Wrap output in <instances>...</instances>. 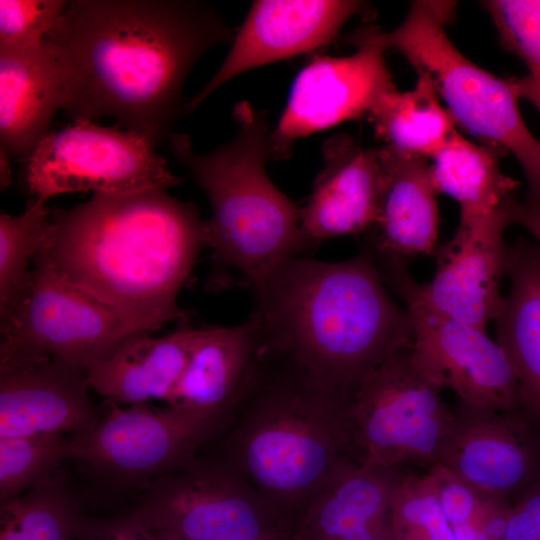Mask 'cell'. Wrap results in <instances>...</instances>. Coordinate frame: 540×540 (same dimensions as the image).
<instances>
[{
  "label": "cell",
  "mask_w": 540,
  "mask_h": 540,
  "mask_svg": "<svg viewBox=\"0 0 540 540\" xmlns=\"http://www.w3.org/2000/svg\"><path fill=\"white\" fill-rule=\"evenodd\" d=\"M234 30L212 5L195 0H72L45 40L66 84L74 121L114 117L154 146L185 114L182 92L210 48Z\"/></svg>",
  "instance_id": "cell-1"
},
{
  "label": "cell",
  "mask_w": 540,
  "mask_h": 540,
  "mask_svg": "<svg viewBox=\"0 0 540 540\" xmlns=\"http://www.w3.org/2000/svg\"><path fill=\"white\" fill-rule=\"evenodd\" d=\"M203 246L196 207L165 189L95 193L70 209L51 210L33 265L153 333L189 321L177 297Z\"/></svg>",
  "instance_id": "cell-2"
},
{
  "label": "cell",
  "mask_w": 540,
  "mask_h": 540,
  "mask_svg": "<svg viewBox=\"0 0 540 540\" xmlns=\"http://www.w3.org/2000/svg\"><path fill=\"white\" fill-rule=\"evenodd\" d=\"M253 289L260 349L329 390L351 394L412 344L410 314L389 295L371 245L342 262L287 258Z\"/></svg>",
  "instance_id": "cell-3"
},
{
  "label": "cell",
  "mask_w": 540,
  "mask_h": 540,
  "mask_svg": "<svg viewBox=\"0 0 540 540\" xmlns=\"http://www.w3.org/2000/svg\"><path fill=\"white\" fill-rule=\"evenodd\" d=\"M274 357V356H273ZM258 356L227 431L224 456L292 526L347 466L358 463L349 394L329 390L275 357ZM237 405V406H238Z\"/></svg>",
  "instance_id": "cell-4"
},
{
  "label": "cell",
  "mask_w": 540,
  "mask_h": 540,
  "mask_svg": "<svg viewBox=\"0 0 540 540\" xmlns=\"http://www.w3.org/2000/svg\"><path fill=\"white\" fill-rule=\"evenodd\" d=\"M233 140L206 154L194 152L187 134H172L171 152L208 196L205 246L220 270H234L256 287L280 262L313 246L301 228V208L266 173L272 158L265 112L239 102Z\"/></svg>",
  "instance_id": "cell-5"
},
{
  "label": "cell",
  "mask_w": 540,
  "mask_h": 540,
  "mask_svg": "<svg viewBox=\"0 0 540 540\" xmlns=\"http://www.w3.org/2000/svg\"><path fill=\"white\" fill-rule=\"evenodd\" d=\"M456 5L413 2L398 28L382 32L385 45L399 51L417 74L430 78L457 126L482 145L515 156L528 182L525 203L540 205V140L520 113L514 77L505 79L484 70L455 47L445 27L454 19Z\"/></svg>",
  "instance_id": "cell-6"
},
{
  "label": "cell",
  "mask_w": 540,
  "mask_h": 540,
  "mask_svg": "<svg viewBox=\"0 0 540 540\" xmlns=\"http://www.w3.org/2000/svg\"><path fill=\"white\" fill-rule=\"evenodd\" d=\"M233 416L167 405H120L105 401L103 415L69 436L66 459L115 490L142 491L154 480L182 471L199 450L227 431Z\"/></svg>",
  "instance_id": "cell-7"
},
{
  "label": "cell",
  "mask_w": 540,
  "mask_h": 540,
  "mask_svg": "<svg viewBox=\"0 0 540 540\" xmlns=\"http://www.w3.org/2000/svg\"><path fill=\"white\" fill-rule=\"evenodd\" d=\"M121 520L177 540H291V524L224 455L198 457L139 492Z\"/></svg>",
  "instance_id": "cell-8"
},
{
  "label": "cell",
  "mask_w": 540,
  "mask_h": 540,
  "mask_svg": "<svg viewBox=\"0 0 540 540\" xmlns=\"http://www.w3.org/2000/svg\"><path fill=\"white\" fill-rule=\"evenodd\" d=\"M441 391L411 345L371 372L348 398L357 462L387 471L408 461L436 464L456 421Z\"/></svg>",
  "instance_id": "cell-9"
},
{
  "label": "cell",
  "mask_w": 540,
  "mask_h": 540,
  "mask_svg": "<svg viewBox=\"0 0 540 540\" xmlns=\"http://www.w3.org/2000/svg\"><path fill=\"white\" fill-rule=\"evenodd\" d=\"M385 284L404 301L413 325L411 349L419 367L468 407L509 412L521 406L515 368L486 330L444 315L419 296L406 261L376 257Z\"/></svg>",
  "instance_id": "cell-10"
},
{
  "label": "cell",
  "mask_w": 540,
  "mask_h": 540,
  "mask_svg": "<svg viewBox=\"0 0 540 540\" xmlns=\"http://www.w3.org/2000/svg\"><path fill=\"white\" fill-rule=\"evenodd\" d=\"M25 163L27 192L46 200L73 192L167 190L182 182L145 137L90 120L50 131Z\"/></svg>",
  "instance_id": "cell-11"
},
{
  "label": "cell",
  "mask_w": 540,
  "mask_h": 540,
  "mask_svg": "<svg viewBox=\"0 0 540 540\" xmlns=\"http://www.w3.org/2000/svg\"><path fill=\"white\" fill-rule=\"evenodd\" d=\"M139 331L96 299L33 265L23 297L0 321V361L48 357L87 372Z\"/></svg>",
  "instance_id": "cell-12"
},
{
  "label": "cell",
  "mask_w": 540,
  "mask_h": 540,
  "mask_svg": "<svg viewBox=\"0 0 540 540\" xmlns=\"http://www.w3.org/2000/svg\"><path fill=\"white\" fill-rule=\"evenodd\" d=\"M382 30L367 26L349 40L348 57L315 56L296 76L287 105L270 134L273 159H286L299 138L367 116L379 97L395 89L385 62Z\"/></svg>",
  "instance_id": "cell-13"
},
{
  "label": "cell",
  "mask_w": 540,
  "mask_h": 540,
  "mask_svg": "<svg viewBox=\"0 0 540 540\" xmlns=\"http://www.w3.org/2000/svg\"><path fill=\"white\" fill-rule=\"evenodd\" d=\"M510 222L499 207L483 216L460 219L453 238L436 251V271L416 290L436 311L486 330L503 305L500 282L506 276Z\"/></svg>",
  "instance_id": "cell-14"
},
{
  "label": "cell",
  "mask_w": 540,
  "mask_h": 540,
  "mask_svg": "<svg viewBox=\"0 0 540 540\" xmlns=\"http://www.w3.org/2000/svg\"><path fill=\"white\" fill-rule=\"evenodd\" d=\"M363 7V2L351 0L254 1L224 62L186 103L185 114L193 112L225 82L249 69L328 45Z\"/></svg>",
  "instance_id": "cell-15"
},
{
  "label": "cell",
  "mask_w": 540,
  "mask_h": 540,
  "mask_svg": "<svg viewBox=\"0 0 540 540\" xmlns=\"http://www.w3.org/2000/svg\"><path fill=\"white\" fill-rule=\"evenodd\" d=\"M89 389L86 372L58 359L0 361V438L85 431L104 413Z\"/></svg>",
  "instance_id": "cell-16"
},
{
  "label": "cell",
  "mask_w": 540,
  "mask_h": 540,
  "mask_svg": "<svg viewBox=\"0 0 540 540\" xmlns=\"http://www.w3.org/2000/svg\"><path fill=\"white\" fill-rule=\"evenodd\" d=\"M322 154L324 167L301 208V228L313 247L329 238L373 230L381 196L378 149H363L351 136L338 134L324 142Z\"/></svg>",
  "instance_id": "cell-17"
},
{
  "label": "cell",
  "mask_w": 540,
  "mask_h": 540,
  "mask_svg": "<svg viewBox=\"0 0 540 540\" xmlns=\"http://www.w3.org/2000/svg\"><path fill=\"white\" fill-rule=\"evenodd\" d=\"M462 413L437 463L487 498L524 486L534 474L535 454L523 426L502 412L464 405Z\"/></svg>",
  "instance_id": "cell-18"
},
{
  "label": "cell",
  "mask_w": 540,
  "mask_h": 540,
  "mask_svg": "<svg viewBox=\"0 0 540 540\" xmlns=\"http://www.w3.org/2000/svg\"><path fill=\"white\" fill-rule=\"evenodd\" d=\"M65 103L64 72L48 41L0 50V149L12 159L28 160Z\"/></svg>",
  "instance_id": "cell-19"
},
{
  "label": "cell",
  "mask_w": 540,
  "mask_h": 540,
  "mask_svg": "<svg viewBox=\"0 0 540 540\" xmlns=\"http://www.w3.org/2000/svg\"><path fill=\"white\" fill-rule=\"evenodd\" d=\"M378 151L382 183L374 253L402 260L436 253L439 212L429 158L389 145Z\"/></svg>",
  "instance_id": "cell-20"
},
{
  "label": "cell",
  "mask_w": 540,
  "mask_h": 540,
  "mask_svg": "<svg viewBox=\"0 0 540 540\" xmlns=\"http://www.w3.org/2000/svg\"><path fill=\"white\" fill-rule=\"evenodd\" d=\"M202 332L189 321L172 332L153 337L139 331L126 337L110 357L87 372L90 388L118 405L169 402Z\"/></svg>",
  "instance_id": "cell-21"
},
{
  "label": "cell",
  "mask_w": 540,
  "mask_h": 540,
  "mask_svg": "<svg viewBox=\"0 0 540 540\" xmlns=\"http://www.w3.org/2000/svg\"><path fill=\"white\" fill-rule=\"evenodd\" d=\"M256 320L205 326L167 405L234 416L258 357Z\"/></svg>",
  "instance_id": "cell-22"
},
{
  "label": "cell",
  "mask_w": 540,
  "mask_h": 540,
  "mask_svg": "<svg viewBox=\"0 0 540 540\" xmlns=\"http://www.w3.org/2000/svg\"><path fill=\"white\" fill-rule=\"evenodd\" d=\"M397 476L353 463L308 505L291 540H391L388 512Z\"/></svg>",
  "instance_id": "cell-23"
},
{
  "label": "cell",
  "mask_w": 540,
  "mask_h": 540,
  "mask_svg": "<svg viewBox=\"0 0 540 540\" xmlns=\"http://www.w3.org/2000/svg\"><path fill=\"white\" fill-rule=\"evenodd\" d=\"M510 291L495 319L497 342L517 373L521 403L540 418V253L519 238L508 247Z\"/></svg>",
  "instance_id": "cell-24"
},
{
  "label": "cell",
  "mask_w": 540,
  "mask_h": 540,
  "mask_svg": "<svg viewBox=\"0 0 540 540\" xmlns=\"http://www.w3.org/2000/svg\"><path fill=\"white\" fill-rule=\"evenodd\" d=\"M439 98L430 78L418 73L413 90L385 92L367 116L386 145L432 158L459 135Z\"/></svg>",
  "instance_id": "cell-25"
},
{
  "label": "cell",
  "mask_w": 540,
  "mask_h": 540,
  "mask_svg": "<svg viewBox=\"0 0 540 540\" xmlns=\"http://www.w3.org/2000/svg\"><path fill=\"white\" fill-rule=\"evenodd\" d=\"M503 154L476 145L460 134L432 158V183L437 195L447 194L460 206V219L486 215L520 185L499 167Z\"/></svg>",
  "instance_id": "cell-26"
},
{
  "label": "cell",
  "mask_w": 540,
  "mask_h": 540,
  "mask_svg": "<svg viewBox=\"0 0 540 540\" xmlns=\"http://www.w3.org/2000/svg\"><path fill=\"white\" fill-rule=\"evenodd\" d=\"M0 506V540H87L94 519L59 474Z\"/></svg>",
  "instance_id": "cell-27"
},
{
  "label": "cell",
  "mask_w": 540,
  "mask_h": 540,
  "mask_svg": "<svg viewBox=\"0 0 540 540\" xmlns=\"http://www.w3.org/2000/svg\"><path fill=\"white\" fill-rule=\"evenodd\" d=\"M47 200L34 197L20 215L0 214V321L23 297L33 262L50 225Z\"/></svg>",
  "instance_id": "cell-28"
},
{
  "label": "cell",
  "mask_w": 540,
  "mask_h": 540,
  "mask_svg": "<svg viewBox=\"0 0 540 540\" xmlns=\"http://www.w3.org/2000/svg\"><path fill=\"white\" fill-rule=\"evenodd\" d=\"M68 439L55 433L0 438V504L56 476Z\"/></svg>",
  "instance_id": "cell-29"
},
{
  "label": "cell",
  "mask_w": 540,
  "mask_h": 540,
  "mask_svg": "<svg viewBox=\"0 0 540 540\" xmlns=\"http://www.w3.org/2000/svg\"><path fill=\"white\" fill-rule=\"evenodd\" d=\"M388 527L391 540H457L427 475L397 478Z\"/></svg>",
  "instance_id": "cell-30"
},
{
  "label": "cell",
  "mask_w": 540,
  "mask_h": 540,
  "mask_svg": "<svg viewBox=\"0 0 540 540\" xmlns=\"http://www.w3.org/2000/svg\"><path fill=\"white\" fill-rule=\"evenodd\" d=\"M480 4L491 16L501 46L517 55L540 81V0H487Z\"/></svg>",
  "instance_id": "cell-31"
},
{
  "label": "cell",
  "mask_w": 540,
  "mask_h": 540,
  "mask_svg": "<svg viewBox=\"0 0 540 540\" xmlns=\"http://www.w3.org/2000/svg\"><path fill=\"white\" fill-rule=\"evenodd\" d=\"M67 2L0 0V50H21L40 45Z\"/></svg>",
  "instance_id": "cell-32"
},
{
  "label": "cell",
  "mask_w": 540,
  "mask_h": 540,
  "mask_svg": "<svg viewBox=\"0 0 540 540\" xmlns=\"http://www.w3.org/2000/svg\"><path fill=\"white\" fill-rule=\"evenodd\" d=\"M426 475L452 528L478 522L487 497L443 464H434Z\"/></svg>",
  "instance_id": "cell-33"
},
{
  "label": "cell",
  "mask_w": 540,
  "mask_h": 540,
  "mask_svg": "<svg viewBox=\"0 0 540 540\" xmlns=\"http://www.w3.org/2000/svg\"><path fill=\"white\" fill-rule=\"evenodd\" d=\"M503 540H540V487L532 488L510 510Z\"/></svg>",
  "instance_id": "cell-34"
},
{
  "label": "cell",
  "mask_w": 540,
  "mask_h": 540,
  "mask_svg": "<svg viewBox=\"0 0 540 540\" xmlns=\"http://www.w3.org/2000/svg\"><path fill=\"white\" fill-rule=\"evenodd\" d=\"M500 208L507 216L510 225H520L533 236L540 253V205H528L510 195L503 200Z\"/></svg>",
  "instance_id": "cell-35"
},
{
  "label": "cell",
  "mask_w": 540,
  "mask_h": 540,
  "mask_svg": "<svg viewBox=\"0 0 540 540\" xmlns=\"http://www.w3.org/2000/svg\"><path fill=\"white\" fill-rule=\"evenodd\" d=\"M87 540H147L144 532L116 516L95 518Z\"/></svg>",
  "instance_id": "cell-36"
},
{
  "label": "cell",
  "mask_w": 540,
  "mask_h": 540,
  "mask_svg": "<svg viewBox=\"0 0 540 540\" xmlns=\"http://www.w3.org/2000/svg\"><path fill=\"white\" fill-rule=\"evenodd\" d=\"M514 82L520 98L530 101L540 112V81L531 78L528 74L523 77H514Z\"/></svg>",
  "instance_id": "cell-37"
},
{
  "label": "cell",
  "mask_w": 540,
  "mask_h": 540,
  "mask_svg": "<svg viewBox=\"0 0 540 540\" xmlns=\"http://www.w3.org/2000/svg\"><path fill=\"white\" fill-rule=\"evenodd\" d=\"M453 530L457 540H488L477 522L454 527Z\"/></svg>",
  "instance_id": "cell-38"
},
{
  "label": "cell",
  "mask_w": 540,
  "mask_h": 540,
  "mask_svg": "<svg viewBox=\"0 0 540 540\" xmlns=\"http://www.w3.org/2000/svg\"><path fill=\"white\" fill-rule=\"evenodd\" d=\"M11 156L3 149H0V184L2 191L6 190L12 180Z\"/></svg>",
  "instance_id": "cell-39"
},
{
  "label": "cell",
  "mask_w": 540,
  "mask_h": 540,
  "mask_svg": "<svg viewBox=\"0 0 540 540\" xmlns=\"http://www.w3.org/2000/svg\"><path fill=\"white\" fill-rule=\"evenodd\" d=\"M133 526H135V525H133ZM135 527H137V526H135ZM137 528L141 529L144 532L147 540H177V539L172 538L170 536H167L165 534L156 533V532H150V531L144 530V529H142L140 527H137Z\"/></svg>",
  "instance_id": "cell-40"
}]
</instances>
